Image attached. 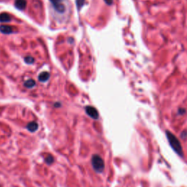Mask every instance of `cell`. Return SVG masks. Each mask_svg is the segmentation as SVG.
Wrapping results in <instances>:
<instances>
[{"label": "cell", "mask_w": 187, "mask_h": 187, "mask_svg": "<svg viewBox=\"0 0 187 187\" xmlns=\"http://www.w3.org/2000/svg\"><path fill=\"white\" fill-rule=\"evenodd\" d=\"M26 128H27V129L29 132H34L38 129V124L36 122H34V121H32V122H30L27 124Z\"/></svg>", "instance_id": "cell-6"}, {"label": "cell", "mask_w": 187, "mask_h": 187, "mask_svg": "<svg viewBox=\"0 0 187 187\" xmlns=\"http://www.w3.org/2000/svg\"><path fill=\"white\" fill-rule=\"evenodd\" d=\"M35 84H36L35 81H34V80H32V79H30V80H28L27 81L25 82L24 86H26V88H29V89H31V88L34 87V86H35Z\"/></svg>", "instance_id": "cell-10"}, {"label": "cell", "mask_w": 187, "mask_h": 187, "mask_svg": "<svg viewBox=\"0 0 187 187\" xmlns=\"http://www.w3.org/2000/svg\"><path fill=\"white\" fill-rule=\"evenodd\" d=\"M51 3L54 5L56 10L58 12H64L65 11V5L63 3V0H51Z\"/></svg>", "instance_id": "cell-3"}, {"label": "cell", "mask_w": 187, "mask_h": 187, "mask_svg": "<svg viewBox=\"0 0 187 187\" xmlns=\"http://www.w3.org/2000/svg\"><path fill=\"white\" fill-rule=\"evenodd\" d=\"M24 61L26 63L29 64V65H31V64H32L34 62V58H32V56H27L24 58Z\"/></svg>", "instance_id": "cell-12"}, {"label": "cell", "mask_w": 187, "mask_h": 187, "mask_svg": "<svg viewBox=\"0 0 187 187\" xmlns=\"http://www.w3.org/2000/svg\"><path fill=\"white\" fill-rule=\"evenodd\" d=\"M50 77V74L47 72H43L39 75V80L41 82H45L48 80Z\"/></svg>", "instance_id": "cell-9"}, {"label": "cell", "mask_w": 187, "mask_h": 187, "mask_svg": "<svg viewBox=\"0 0 187 187\" xmlns=\"http://www.w3.org/2000/svg\"><path fill=\"white\" fill-rule=\"evenodd\" d=\"M0 32L5 34H11L12 32V28L10 26L2 25V26H0Z\"/></svg>", "instance_id": "cell-5"}, {"label": "cell", "mask_w": 187, "mask_h": 187, "mask_svg": "<svg viewBox=\"0 0 187 187\" xmlns=\"http://www.w3.org/2000/svg\"><path fill=\"white\" fill-rule=\"evenodd\" d=\"M15 5L18 9L23 10L26 6V0H15Z\"/></svg>", "instance_id": "cell-7"}, {"label": "cell", "mask_w": 187, "mask_h": 187, "mask_svg": "<svg viewBox=\"0 0 187 187\" xmlns=\"http://www.w3.org/2000/svg\"><path fill=\"white\" fill-rule=\"evenodd\" d=\"M166 135H167V138L168 140L169 144L170 145L171 148L173 149L174 151L181 157H184V151H183L182 146L180 143L179 140L172 132H169V131L166 132Z\"/></svg>", "instance_id": "cell-1"}, {"label": "cell", "mask_w": 187, "mask_h": 187, "mask_svg": "<svg viewBox=\"0 0 187 187\" xmlns=\"http://www.w3.org/2000/svg\"><path fill=\"white\" fill-rule=\"evenodd\" d=\"M45 162L47 163V164H52V163L54 162V157H53L52 155H48V157H47L45 158Z\"/></svg>", "instance_id": "cell-11"}, {"label": "cell", "mask_w": 187, "mask_h": 187, "mask_svg": "<svg viewBox=\"0 0 187 187\" xmlns=\"http://www.w3.org/2000/svg\"><path fill=\"white\" fill-rule=\"evenodd\" d=\"M105 3L108 5H111L113 3V0H104Z\"/></svg>", "instance_id": "cell-14"}, {"label": "cell", "mask_w": 187, "mask_h": 187, "mask_svg": "<svg viewBox=\"0 0 187 187\" xmlns=\"http://www.w3.org/2000/svg\"><path fill=\"white\" fill-rule=\"evenodd\" d=\"M11 20V16L8 13L3 12L0 14V22H9Z\"/></svg>", "instance_id": "cell-8"}, {"label": "cell", "mask_w": 187, "mask_h": 187, "mask_svg": "<svg viewBox=\"0 0 187 187\" xmlns=\"http://www.w3.org/2000/svg\"><path fill=\"white\" fill-rule=\"evenodd\" d=\"M86 112L88 114V116L93 118V119L96 120L99 118L98 111H97V110L95 107H92V106H86Z\"/></svg>", "instance_id": "cell-4"}, {"label": "cell", "mask_w": 187, "mask_h": 187, "mask_svg": "<svg viewBox=\"0 0 187 187\" xmlns=\"http://www.w3.org/2000/svg\"><path fill=\"white\" fill-rule=\"evenodd\" d=\"M91 164L94 170L98 173L103 172L104 169V162L100 155L94 154L91 157Z\"/></svg>", "instance_id": "cell-2"}, {"label": "cell", "mask_w": 187, "mask_h": 187, "mask_svg": "<svg viewBox=\"0 0 187 187\" xmlns=\"http://www.w3.org/2000/svg\"><path fill=\"white\" fill-rule=\"evenodd\" d=\"M84 1L85 0H77L76 2H77V6H78V8H81L82 5H83V3H84Z\"/></svg>", "instance_id": "cell-13"}]
</instances>
